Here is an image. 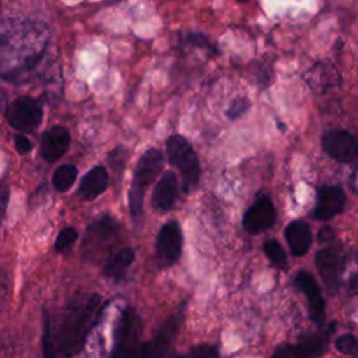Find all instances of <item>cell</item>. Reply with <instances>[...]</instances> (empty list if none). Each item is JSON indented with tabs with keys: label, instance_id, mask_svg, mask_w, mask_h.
Returning a JSON list of instances; mask_svg holds the SVG:
<instances>
[{
	"label": "cell",
	"instance_id": "cell-12",
	"mask_svg": "<svg viewBox=\"0 0 358 358\" xmlns=\"http://www.w3.org/2000/svg\"><path fill=\"white\" fill-rule=\"evenodd\" d=\"M295 285L306 295L310 319L316 324H322L326 317V302L322 296L320 288L309 271H298L295 275Z\"/></svg>",
	"mask_w": 358,
	"mask_h": 358
},
{
	"label": "cell",
	"instance_id": "cell-29",
	"mask_svg": "<svg viewBox=\"0 0 358 358\" xmlns=\"http://www.w3.org/2000/svg\"><path fill=\"white\" fill-rule=\"evenodd\" d=\"M187 41L196 46H207V48H211L208 39L203 35V34H199V32H194V34H190L187 35Z\"/></svg>",
	"mask_w": 358,
	"mask_h": 358
},
{
	"label": "cell",
	"instance_id": "cell-3",
	"mask_svg": "<svg viewBox=\"0 0 358 358\" xmlns=\"http://www.w3.org/2000/svg\"><path fill=\"white\" fill-rule=\"evenodd\" d=\"M162 164V152L157 148H150L140 157L129 190V210L133 220H138L141 217L145 192L159 173Z\"/></svg>",
	"mask_w": 358,
	"mask_h": 358
},
{
	"label": "cell",
	"instance_id": "cell-20",
	"mask_svg": "<svg viewBox=\"0 0 358 358\" xmlns=\"http://www.w3.org/2000/svg\"><path fill=\"white\" fill-rule=\"evenodd\" d=\"M136 259V253L131 248H122L112 253L103 266V275L119 281L124 277V273Z\"/></svg>",
	"mask_w": 358,
	"mask_h": 358
},
{
	"label": "cell",
	"instance_id": "cell-26",
	"mask_svg": "<svg viewBox=\"0 0 358 358\" xmlns=\"http://www.w3.org/2000/svg\"><path fill=\"white\" fill-rule=\"evenodd\" d=\"M336 348L345 355H354L357 351V340L352 334H343L336 340Z\"/></svg>",
	"mask_w": 358,
	"mask_h": 358
},
{
	"label": "cell",
	"instance_id": "cell-4",
	"mask_svg": "<svg viewBox=\"0 0 358 358\" xmlns=\"http://www.w3.org/2000/svg\"><path fill=\"white\" fill-rule=\"evenodd\" d=\"M140 317L126 308L117 322L112 358H148V341H140Z\"/></svg>",
	"mask_w": 358,
	"mask_h": 358
},
{
	"label": "cell",
	"instance_id": "cell-15",
	"mask_svg": "<svg viewBox=\"0 0 358 358\" xmlns=\"http://www.w3.org/2000/svg\"><path fill=\"white\" fill-rule=\"evenodd\" d=\"M119 225L113 217H102L92 222L87 229L85 248L88 253L102 249L105 245L110 243V239L116 236Z\"/></svg>",
	"mask_w": 358,
	"mask_h": 358
},
{
	"label": "cell",
	"instance_id": "cell-23",
	"mask_svg": "<svg viewBox=\"0 0 358 358\" xmlns=\"http://www.w3.org/2000/svg\"><path fill=\"white\" fill-rule=\"evenodd\" d=\"M42 358H56V347L52 334V322L50 317L43 313V333H42Z\"/></svg>",
	"mask_w": 358,
	"mask_h": 358
},
{
	"label": "cell",
	"instance_id": "cell-18",
	"mask_svg": "<svg viewBox=\"0 0 358 358\" xmlns=\"http://www.w3.org/2000/svg\"><path fill=\"white\" fill-rule=\"evenodd\" d=\"M285 241L294 256H303L312 245V231L302 220L291 221L285 228Z\"/></svg>",
	"mask_w": 358,
	"mask_h": 358
},
{
	"label": "cell",
	"instance_id": "cell-2",
	"mask_svg": "<svg viewBox=\"0 0 358 358\" xmlns=\"http://www.w3.org/2000/svg\"><path fill=\"white\" fill-rule=\"evenodd\" d=\"M101 295L92 294L66 309L55 337V347L59 354L73 357L81 351L101 312Z\"/></svg>",
	"mask_w": 358,
	"mask_h": 358
},
{
	"label": "cell",
	"instance_id": "cell-11",
	"mask_svg": "<svg viewBox=\"0 0 358 358\" xmlns=\"http://www.w3.org/2000/svg\"><path fill=\"white\" fill-rule=\"evenodd\" d=\"M344 262L345 259L343 250L336 246L324 248L317 252L316 267L322 280L330 289L337 288L341 273L344 270Z\"/></svg>",
	"mask_w": 358,
	"mask_h": 358
},
{
	"label": "cell",
	"instance_id": "cell-30",
	"mask_svg": "<svg viewBox=\"0 0 358 358\" xmlns=\"http://www.w3.org/2000/svg\"><path fill=\"white\" fill-rule=\"evenodd\" d=\"M239 3H245V1H248V0H238Z\"/></svg>",
	"mask_w": 358,
	"mask_h": 358
},
{
	"label": "cell",
	"instance_id": "cell-28",
	"mask_svg": "<svg viewBox=\"0 0 358 358\" xmlns=\"http://www.w3.org/2000/svg\"><path fill=\"white\" fill-rule=\"evenodd\" d=\"M14 147H15V150L20 152V154H28V152H31V150H32V141L27 137V136H24V134H15L14 136Z\"/></svg>",
	"mask_w": 358,
	"mask_h": 358
},
{
	"label": "cell",
	"instance_id": "cell-13",
	"mask_svg": "<svg viewBox=\"0 0 358 358\" xmlns=\"http://www.w3.org/2000/svg\"><path fill=\"white\" fill-rule=\"evenodd\" d=\"M345 207V194L340 186L326 185L317 192V201L313 210L316 220H330L338 215Z\"/></svg>",
	"mask_w": 358,
	"mask_h": 358
},
{
	"label": "cell",
	"instance_id": "cell-9",
	"mask_svg": "<svg viewBox=\"0 0 358 358\" xmlns=\"http://www.w3.org/2000/svg\"><path fill=\"white\" fill-rule=\"evenodd\" d=\"M333 324L326 331L312 334L296 344H287L278 347L271 358H319L323 355L329 347V337Z\"/></svg>",
	"mask_w": 358,
	"mask_h": 358
},
{
	"label": "cell",
	"instance_id": "cell-6",
	"mask_svg": "<svg viewBox=\"0 0 358 358\" xmlns=\"http://www.w3.org/2000/svg\"><path fill=\"white\" fill-rule=\"evenodd\" d=\"M42 117L43 110L41 102L28 95L15 98L6 110L7 122L20 131L35 130L42 123Z\"/></svg>",
	"mask_w": 358,
	"mask_h": 358
},
{
	"label": "cell",
	"instance_id": "cell-14",
	"mask_svg": "<svg viewBox=\"0 0 358 358\" xmlns=\"http://www.w3.org/2000/svg\"><path fill=\"white\" fill-rule=\"evenodd\" d=\"M70 147V131L63 126H53L46 130L41 140V155L48 162L62 158Z\"/></svg>",
	"mask_w": 358,
	"mask_h": 358
},
{
	"label": "cell",
	"instance_id": "cell-5",
	"mask_svg": "<svg viewBox=\"0 0 358 358\" xmlns=\"http://www.w3.org/2000/svg\"><path fill=\"white\" fill-rule=\"evenodd\" d=\"M168 161L179 169L182 175V187L189 193L200 179V162L192 144L180 134H173L166 140Z\"/></svg>",
	"mask_w": 358,
	"mask_h": 358
},
{
	"label": "cell",
	"instance_id": "cell-17",
	"mask_svg": "<svg viewBox=\"0 0 358 358\" xmlns=\"http://www.w3.org/2000/svg\"><path fill=\"white\" fill-rule=\"evenodd\" d=\"M178 178L173 172L166 171L157 182L152 192V206L159 211H168L172 208L178 197Z\"/></svg>",
	"mask_w": 358,
	"mask_h": 358
},
{
	"label": "cell",
	"instance_id": "cell-7",
	"mask_svg": "<svg viewBox=\"0 0 358 358\" xmlns=\"http://www.w3.org/2000/svg\"><path fill=\"white\" fill-rule=\"evenodd\" d=\"M182 229L176 221L164 224L157 235L155 257L157 264L161 268L169 267L178 262L182 255Z\"/></svg>",
	"mask_w": 358,
	"mask_h": 358
},
{
	"label": "cell",
	"instance_id": "cell-8",
	"mask_svg": "<svg viewBox=\"0 0 358 358\" xmlns=\"http://www.w3.org/2000/svg\"><path fill=\"white\" fill-rule=\"evenodd\" d=\"M322 148L331 159L347 164L357 155V138L344 129H329L322 134Z\"/></svg>",
	"mask_w": 358,
	"mask_h": 358
},
{
	"label": "cell",
	"instance_id": "cell-24",
	"mask_svg": "<svg viewBox=\"0 0 358 358\" xmlns=\"http://www.w3.org/2000/svg\"><path fill=\"white\" fill-rule=\"evenodd\" d=\"M77 238H78V232H77L74 228H71V227L63 228V229L57 234L56 241H55V249H56V252H60V253H62V252L69 250V249L76 243Z\"/></svg>",
	"mask_w": 358,
	"mask_h": 358
},
{
	"label": "cell",
	"instance_id": "cell-19",
	"mask_svg": "<svg viewBox=\"0 0 358 358\" xmlns=\"http://www.w3.org/2000/svg\"><path fill=\"white\" fill-rule=\"evenodd\" d=\"M108 185H109L108 171L101 165L94 166L83 176L78 187V196L83 200H94L106 190Z\"/></svg>",
	"mask_w": 358,
	"mask_h": 358
},
{
	"label": "cell",
	"instance_id": "cell-22",
	"mask_svg": "<svg viewBox=\"0 0 358 358\" xmlns=\"http://www.w3.org/2000/svg\"><path fill=\"white\" fill-rule=\"evenodd\" d=\"M263 250L271 264L277 268H285L287 267V255L281 245L275 239H268L263 245Z\"/></svg>",
	"mask_w": 358,
	"mask_h": 358
},
{
	"label": "cell",
	"instance_id": "cell-16",
	"mask_svg": "<svg viewBox=\"0 0 358 358\" xmlns=\"http://www.w3.org/2000/svg\"><path fill=\"white\" fill-rule=\"evenodd\" d=\"M305 81L309 84L312 91L323 92L331 87L340 84V74L336 67L327 62H319L303 74Z\"/></svg>",
	"mask_w": 358,
	"mask_h": 358
},
{
	"label": "cell",
	"instance_id": "cell-1",
	"mask_svg": "<svg viewBox=\"0 0 358 358\" xmlns=\"http://www.w3.org/2000/svg\"><path fill=\"white\" fill-rule=\"evenodd\" d=\"M49 41L45 24L7 20L0 24V77L18 81L41 60Z\"/></svg>",
	"mask_w": 358,
	"mask_h": 358
},
{
	"label": "cell",
	"instance_id": "cell-25",
	"mask_svg": "<svg viewBox=\"0 0 358 358\" xmlns=\"http://www.w3.org/2000/svg\"><path fill=\"white\" fill-rule=\"evenodd\" d=\"M218 357V351L214 345H199L194 347L193 350H190L187 354L185 355H178L175 358H217Z\"/></svg>",
	"mask_w": 358,
	"mask_h": 358
},
{
	"label": "cell",
	"instance_id": "cell-21",
	"mask_svg": "<svg viewBox=\"0 0 358 358\" xmlns=\"http://www.w3.org/2000/svg\"><path fill=\"white\" fill-rule=\"evenodd\" d=\"M77 179V168L71 164L60 165L55 169L52 176V185L57 192H67Z\"/></svg>",
	"mask_w": 358,
	"mask_h": 358
},
{
	"label": "cell",
	"instance_id": "cell-10",
	"mask_svg": "<svg viewBox=\"0 0 358 358\" xmlns=\"http://www.w3.org/2000/svg\"><path fill=\"white\" fill-rule=\"evenodd\" d=\"M275 221V208L271 199L263 194L255 200L243 215L242 225L246 232L256 235L268 229Z\"/></svg>",
	"mask_w": 358,
	"mask_h": 358
},
{
	"label": "cell",
	"instance_id": "cell-27",
	"mask_svg": "<svg viewBox=\"0 0 358 358\" xmlns=\"http://www.w3.org/2000/svg\"><path fill=\"white\" fill-rule=\"evenodd\" d=\"M248 109H249V99L248 98H238V99H234L231 106L227 109V116L231 120H234V119H238V117L243 116Z\"/></svg>",
	"mask_w": 358,
	"mask_h": 358
}]
</instances>
